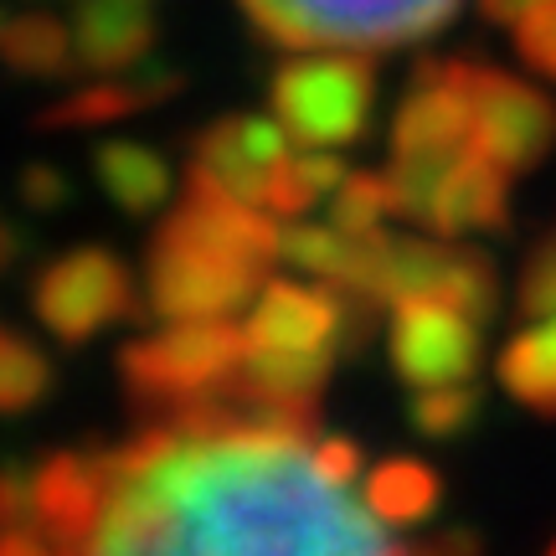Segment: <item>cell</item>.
Returning <instances> with one entry per match:
<instances>
[{
	"mask_svg": "<svg viewBox=\"0 0 556 556\" xmlns=\"http://www.w3.org/2000/svg\"><path fill=\"white\" fill-rule=\"evenodd\" d=\"M83 556H413L315 464V443L222 397L109 448V505Z\"/></svg>",
	"mask_w": 556,
	"mask_h": 556,
	"instance_id": "6da1fadb",
	"label": "cell"
},
{
	"mask_svg": "<svg viewBox=\"0 0 556 556\" xmlns=\"http://www.w3.org/2000/svg\"><path fill=\"white\" fill-rule=\"evenodd\" d=\"M278 222L263 206L186 186L144 253V309L160 319H227L263 289Z\"/></svg>",
	"mask_w": 556,
	"mask_h": 556,
	"instance_id": "7a4b0ae2",
	"label": "cell"
},
{
	"mask_svg": "<svg viewBox=\"0 0 556 556\" xmlns=\"http://www.w3.org/2000/svg\"><path fill=\"white\" fill-rule=\"evenodd\" d=\"M248 356V336L232 319H176L170 330L129 340L119 351V381L129 407L144 417H170L180 407L217 397Z\"/></svg>",
	"mask_w": 556,
	"mask_h": 556,
	"instance_id": "3957f363",
	"label": "cell"
},
{
	"mask_svg": "<svg viewBox=\"0 0 556 556\" xmlns=\"http://www.w3.org/2000/svg\"><path fill=\"white\" fill-rule=\"evenodd\" d=\"M274 119L304 150L361 144L377 119V67L366 58H294L268 78Z\"/></svg>",
	"mask_w": 556,
	"mask_h": 556,
	"instance_id": "277c9868",
	"label": "cell"
},
{
	"mask_svg": "<svg viewBox=\"0 0 556 556\" xmlns=\"http://www.w3.org/2000/svg\"><path fill=\"white\" fill-rule=\"evenodd\" d=\"M258 31L283 47H397L438 31L458 0H242Z\"/></svg>",
	"mask_w": 556,
	"mask_h": 556,
	"instance_id": "5b68a950",
	"label": "cell"
},
{
	"mask_svg": "<svg viewBox=\"0 0 556 556\" xmlns=\"http://www.w3.org/2000/svg\"><path fill=\"white\" fill-rule=\"evenodd\" d=\"M31 315L41 330L62 345H88V340L119 325V319L144 315L135 294V274L124 268L114 248H67L58 258H47L31 278Z\"/></svg>",
	"mask_w": 556,
	"mask_h": 556,
	"instance_id": "8992f818",
	"label": "cell"
},
{
	"mask_svg": "<svg viewBox=\"0 0 556 556\" xmlns=\"http://www.w3.org/2000/svg\"><path fill=\"white\" fill-rule=\"evenodd\" d=\"M454 78L475 103V139L505 170H536L556 150V103L516 73L484 67L475 58H448Z\"/></svg>",
	"mask_w": 556,
	"mask_h": 556,
	"instance_id": "52a82bcc",
	"label": "cell"
},
{
	"mask_svg": "<svg viewBox=\"0 0 556 556\" xmlns=\"http://www.w3.org/2000/svg\"><path fill=\"white\" fill-rule=\"evenodd\" d=\"M479 319L464 309L443 304V299H402L387 325V356L413 392L422 387H454V381H475L479 371Z\"/></svg>",
	"mask_w": 556,
	"mask_h": 556,
	"instance_id": "ba28073f",
	"label": "cell"
},
{
	"mask_svg": "<svg viewBox=\"0 0 556 556\" xmlns=\"http://www.w3.org/2000/svg\"><path fill=\"white\" fill-rule=\"evenodd\" d=\"M289 129L278 119H253V114H227V119L206 124L191 144L186 160V186H206L232 201L263 206L268 201V180L289 160ZM268 212V206H263Z\"/></svg>",
	"mask_w": 556,
	"mask_h": 556,
	"instance_id": "9c48e42d",
	"label": "cell"
},
{
	"mask_svg": "<svg viewBox=\"0 0 556 556\" xmlns=\"http://www.w3.org/2000/svg\"><path fill=\"white\" fill-rule=\"evenodd\" d=\"M479 150L475 139V103L454 78V62L433 58L417 62L413 88L392 124V160H417V165H454L458 155Z\"/></svg>",
	"mask_w": 556,
	"mask_h": 556,
	"instance_id": "30bf717a",
	"label": "cell"
},
{
	"mask_svg": "<svg viewBox=\"0 0 556 556\" xmlns=\"http://www.w3.org/2000/svg\"><path fill=\"white\" fill-rule=\"evenodd\" d=\"M31 500H37L41 536H52L67 552H83L109 505V454H83V448L47 454L31 469Z\"/></svg>",
	"mask_w": 556,
	"mask_h": 556,
	"instance_id": "8fae6325",
	"label": "cell"
},
{
	"mask_svg": "<svg viewBox=\"0 0 556 556\" xmlns=\"http://www.w3.org/2000/svg\"><path fill=\"white\" fill-rule=\"evenodd\" d=\"M345 289H309V283H289L274 278L258 289L253 315L242 319L248 351H319V345H340L345 351Z\"/></svg>",
	"mask_w": 556,
	"mask_h": 556,
	"instance_id": "7c38bea8",
	"label": "cell"
},
{
	"mask_svg": "<svg viewBox=\"0 0 556 556\" xmlns=\"http://www.w3.org/2000/svg\"><path fill=\"white\" fill-rule=\"evenodd\" d=\"M510 176L495 155L484 150H469L458 155V165L443 176L433 206H428V222L438 238H464V232H505L510 227Z\"/></svg>",
	"mask_w": 556,
	"mask_h": 556,
	"instance_id": "4fadbf2b",
	"label": "cell"
},
{
	"mask_svg": "<svg viewBox=\"0 0 556 556\" xmlns=\"http://www.w3.org/2000/svg\"><path fill=\"white\" fill-rule=\"evenodd\" d=\"M155 5L150 0H83L73 16V47L83 73H124L144 67L155 47Z\"/></svg>",
	"mask_w": 556,
	"mask_h": 556,
	"instance_id": "5bb4252c",
	"label": "cell"
},
{
	"mask_svg": "<svg viewBox=\"0 0 556 556\" xmlns=\"http://www.w3.org/2000/svg\"><path fill=\"white\" fill-rule=\"evenodd\" d=\"M180 88H186V73H176V67H139L135 78L88 83V88H78V93H67L62 103L41 109L37 129H99V124L144 114L150 103L176 99Z\"/></svg>",
	"mask_w": 556,
	"mask_h": 556,
	"instance_id": "9a60e30c",
	"label": "cell"
},
{
	"mask_svg": "<svg viewBox=\"0 0 556 556\" xmlns=\"http://www.w3.org/2000/svg\"><path fill=\"white\" fill-rule=\"evenodd\" d=\"M93 180L103 186V197L114 201L129 217H150L155 206H165L170 186V165L139 139H103L93 150Z\"/></svg>",
	"mask_w": 556,
	"mask_h": 556,
	"instance_id": "2e32d148",
	"label": "cell"
},
{
	"mask_svg": "<svg viewBox=\"0 0 556 556\" xmlns=\"http://www.w3.org/2000/svg\"><path fill=\"white\" fill-rule=\"evenodd\" d=\"M0 67L16 78H67L78 73L73 31L47 11H0Z\"/></svg>",
	"mask_w": 556,
	"mask_h": 556,
	"instance_id": "e0dca14e",
	"label": "cell"
},
{
	"mask_svg": "<svg viewBox=\"0 0 556 556\" xmlns=\"http://www.w3.org/2000/svg\"><path fill=\"white\" fill-rule=\"evenodd\" d=\"M443 505V479L422 458H381L366 479V510L387 526H417Z\"/></svg>",
	"mask_w": 556,
	"mask_h": 556,
	"instance_id": "ac0fdd59",
	"label": "cell"
},
{
	"mask_svg": "<svg viewBox=\"0 0 556 556\" xmlns=\"http://www.w3.org/2000/svg\"><path fill=\"white\" fill-rule=\"evenodd\" d=\"M500 387L520 407L556 417V315H546V325H536V330H520L500 351Z\"/></svg>",
	"mask_w": 556,
	"mask_h": 556,
	"instance_id": "d6986e66",
	"label": "cell"
},
{
	"mask_svg": "<svg viewBox=\"0 0 556 556\" xmlns=\"http://www.w3.org/2000/svg\"><path fill=\"white\" fill-rule=\"evenodd\" d=\"M361 248L366 238H351V232H340L336 222H289V227H278V258L289 263V268H304V274L325 278V283H345L351 268H356Z\"/></svg>",
	"mask_w": 556,
	"mask_h": 556,
	"instance_id": "ffe728a7",
	"label": "cell"
},
{
	"mask_svg": "<svg viewBox=\"0 0 556 556\" xmlns=\"http://www.w3.org/2000/svg\"><path fill=\"white\" fill-rule=\"evenodd\" d=\"M340 180H345V165H340L330 150H304V155H289L274 170L263 206H268L274 217L294 222V217H304L315 201H330V191H336Z\"/></svg>",
	"mask_w": 556,
	"mask_h": 556,
	"instance_id": "44dd1931",
	"label": "cell"
},
{
	"mask_svg": "<svg viewBox=\"0 0 556 556\" xmlns=\"http://www.w3.org/2000/svg\"><path fill=\"white\" fill-rule=\"evenodd\" d=\"M52 361L41 356L37 340H26L21 330L0 325V417L31 413L52 392Z\"/></svg>",
	"mask_w": 556,
	"mask_h": 556,
	"instance_id": "7402d4cb",
	"label": "cell"
},
{
	"mask_svg": "<svg viewBox=\"0 0 556 556\" xmlns=\"http://www.w3.org/2000/svg\"><path fill=\"white\" fill-rule=\"evenodd\" d=\"M484 417V392L475 381H454V387H422L407 402V422L413 433L428 443H454V438L475 433V422Z\"/></svg>",
	"mask_w": 556,
	"mask_h": 556,
	"instance_id": "603a6c76",
	"label": "cell"
},
{
	"mask_svg": "<svg viewBox=\"0 0 556 556\" xmlns=\"http://www.w3.org/2000/svg\"><path fill=\"white\" fill-rule=\"evenodd\" d=\"M397 217L392 212V186L387 176H371V170H345L336 191H330V222L351 238H377L381 222Z\"/></svg>",
	"mask_w": 556,
	"mask_h": 556,
	"instance_id": "cb8c5ba5",
	"label": "cell"
},
{
	"mask_svg": "<svg viewBox=\"0 0 556 556\" xmlns=\"http://www.w3.org/2000/svg\"><path fill=\"white\" fill-rule=\"evenodd\" d=\"M520 315L526 319H546L556 315V227L531 248V258L520 268Z\"/></svg>",
	"mask_w": 556,
	"mask_h": 556,
	"instance_id": "d4e9b609",
	"label": "cell"
},
{
	"mask_svg": "<svg viewBox=\"0 0 556 556\" xmlns=\"http://www.w3.org/2000/svg\"><path fill=\"white\" fill-rule=\"evenodd\" d=\"M21 201L31 212H62L73 201V180L62 176L58 165H26L21 170Z\"/></svg>",
	"mask_w": 556,
	"mask_h": 556,
	"instance_id": "484cf974",
	"label": "cell"
},
{
	"mask_svg": "<svg viewBox=\"0 0 556 556\" xmlns=\"http://www.w3.org/2000/svg\"><path fill=\"white\" fill-rule=\"evenodd\" d=\"M37 526V500H31V475H21L16 464H0V531Z\"/></svg>",
	"mask_w": 556,
	"mask_h": 556,
	"instance_id": "4316f807",
	"label": "cell"
},
{
	"mask_svg": "<svg viewBox=\"0 0 556 556\" xmlns=\"http://www.w3.org/2000/svg\"><path fill=\"white\" fill-rule=\"evenodd\" d=\"M516 52L536 73H546V78H556V16H531L516 26Z\"/></svg>",
	"mask_w": 556,
	"mask_h": 556,
	"instance_id": "83f0119b",
	"label": "cell"
},
{
	"mask_svg": "<svg viewBox=\"0 0 556 556\" xmlns=\"http://www.w3.org/2000/svg\"><path fill=\"white\" fill-rule=\"evenodd\" d=\"M315 464L336 479V484H351V479L361 475V464H366V458H361V443L330 433V438H315Z\"/></svg>",
	"mask_w": 556,
	"mask_h": 556,
	"instance_id": "f1b7e54d",
	"label": "cell"
},
{
	"mask_svg": "<svg viewBox=\"0 0 556 556\" xmlns=\"http://www.w3.org/2000/svg\"><path fill=\"white\" fill-rule=\"evenodd\" d=\"M0 556H62V546L41 536L37 526H16V531H0Z\"/></svg>",
	"mask_w": 556,
	"mask_h": 556,
	"instance_id": "f546056e",
	"label": "cell"
},
{
	"mask_svg": "<svg viewBox=\"0 0 556 556\" xmlns=\"http://www.w3.org/2000/svg\"><path fill=\"white\" fill-rule=\"evenodd\" d=\"M479 11L490 21H505V26H520L531 16H552L556 0H479Z\"/></svg>",
	"mask_w": 556,
	"mask_h": 556,
	"instance_id": "4dcf8cb0",
	"label": "cell"
},
{
	"mask_svg": "<svg viewBox=\"0 0 556 556\" xmlns=\"http://www.w3.org/2000/svg\"><path fill=\"white\" fill-rule=\"evenodd\" d=\"M21 253H26V227H16V222L0 217V274H5V268H16Z\"/></svg>",
	"mask_w": 556,
	"mask_h": 556,
	"instance_id": "1f68e13d",
	"label": "cell"
},
{
	"mask_svg": "<svg viewBox=\"0 0 556 556\" xmlns=\"http://www.w3.org/2000/svg\"><path fill=\"white\" fill-rule=\"evenodd\" d=\"M413 556H438V552H433V546H422V552H413Z\"/></svg>",
	"mask_w": 556,
	"mask_h": 556,
	"instance_id": "d6a6232c",
	"label": "cell"
},
{
	"mask_svg": "<svg viewBox=\"0 0 556 556\" xmlns=\"http://www.w3.org/2000/svg\"><path fill=\"white\" fill-rule=\"evenodd\" d=\"M546 556H556V541H552V546H546Z\"/></svg>",
	"mask_w": 556,
	"mask_h": 556,
	"instance_id": "836d02e7",
	"label": "cell"
}]
</instances>
